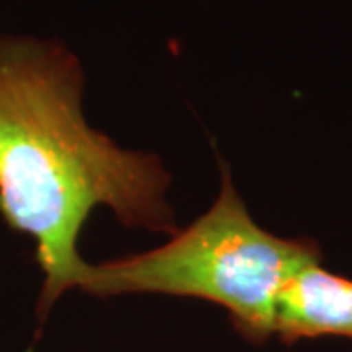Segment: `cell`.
I'll use <instances>...</instances> for the list:
<instances>
[{
  "label": "cell",
  "mask_w": 352,
  "mask_h": 352,
  "mask_svg": "<svg viewBox=\"0 0 352 352\" xmlns=\"http://www.w3.org/2000/svg\"><path fill=\"white\" fill-rule=\"evenodd\" d=\"M85 75L57 41L0 34V214L36 241L43 319L85 268L76 241L94 208L127 227L175 235L170 176L153 155L126 151L88 126Z\"/></svg>",
  "instance_id": "1"
},
{
  "label": "cell",
  "mask_w": 352,
  "mask_h": 352,
  "mask_svg": "<svg viewBox=\"0 0 352 352\" xmlns=\"http://www.w3.org/2000/svg\"><path fill=\"white\" fill-rule=\"evenodd\" d=\"M214 206L163 247L102 264H85L76 288L92 296L166 294L223 307L245 339L274 335L278 298L307 264L321 263L309 239H282L254 223L221 164Z\"/></svg>",
  "instance_id": "2"
},
{
  "label": "cell",
  "mask_w": 352,
  "mask_h": 352,
  "mask_svg": "<svg viewBox=\"0 0 352 352\" xmlns=\"http://www.w3.org/2000/svg\"><path fill=\"white\" fill-rule=\"evenodd\" d=\"M274 335L284 342L314 337L352 339V280L307 264L278 298Z\"/></svg>",
  "instance_id": "3"
}]
</instances>
